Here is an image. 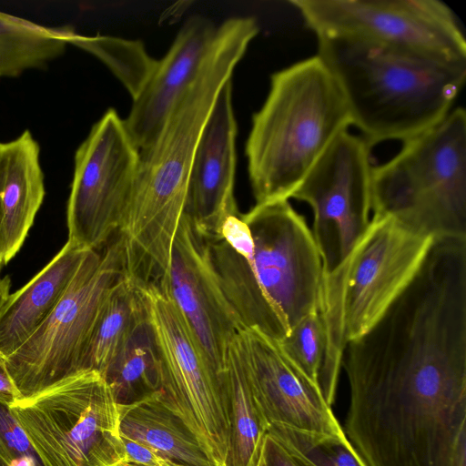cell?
I'll use <instances>...</instances> for the list:
<instances>
[{
    "label": "cell",
    "mask_w": 466,
    "mask_h": 466,
    "mask_svg": "<svg viewBox=\"0 0 466 466\" xmlns=\"http://www.w3.org/2000/svg\"><path fill=\"white\" fill-rule=\"evenodd\" d=\"M258 31L250 16L232 17L218 26L197 77L173 106L156 140L138 151L131 199L116 233L123 243L127 276L141 286L158 284L167 272L202 130L220 90Z\"/></svg>",
    "instance_id": "obj_1"
},
{
    "label": "cell",
    "mask_w": 466,
    "mask_h": 466,
    "mask_svg": "<svg viewBox=\"0 0 466 466\" xmlns=\"http://www.w3.org/2000/svg\"><path fill=\"white\" fill-rule=\"evenodd\" d=\"M220 287L245 329L280 341L319 310L323 260L289 200L256 204L205 238Z\"/></svg>",
    "instance_id": "obj_2"
},
{
    "label": "cell",
    "mask_w": 466,
    "mask_h": 466,
    "mask_svg": "<svg viewBox=\"0 0 466 466\" xmlns=\"http://www.w3.org/2000/svg\"><path fill=\"white\" fill-rule=\"evenodd\" d=\"M318 53L337 80L351 124L374 147L406 141L442 120L466 79V61L398 52L342 35H320Z\"/></svg>",
    "instance_id": "obj_3"
},
{
    "label": "cell",
    "mask_w": 466,
    "mask_h": 466,
    "mask_svg": "<svg viewBox=\"0 0 466 466\" xmlns=\"http://www.w3.org/2000/svg\"><path fill=\"white\" fill-rule=\"evenodd\" d=\"M350 126L342 91L318 55L272 74L246 143L256 204L291 198L335 138Z\"/></svg>",
    "instance_id": "obj_4"
},
{
    "label": "cell",
    "mask_w": 466,
    "mask_h": 466,
    "mask_svg": "<svg viewBox=\"0 0 466 466\" xmlns=\"http://www.w3.org/2000/svg\"><path fill=\"white\" fill-rule=\"evenodd\" d=\"M433 240L391 215L372 213L350 251L324 271L318 312L326 350L318 385L329 406L346 346L368 332L412 281Z\"/></svg>",
    "instance_id": "obj_5"
},
{
    "label": "cell",
    "mask_w": 466,
    "mask_h": 466,
    "mask_svg": "<svg viewBox=\"0 0 466 466\" xmlns=\"http://www.w3.org/2000/svg\"><path fill=\"white\" fill-rule=\"evenodd\" d=\"M371 213L433 238L466 237V112L451 109L371 170Z\"/></svg>",
    "instance_id": "obj_6"
},
{
    "label": "cell",
    "mask_w": 466,
    "mask_h": 466,
    "mask_svg": "<svg viewBox=\"0 0 466 466\" xmlns=\"http://www.w3.org/2000/svg\"><path fill=\"white\" fill-rule=\"evenodd\" d=\"M126 276L117 233L90 249L56 308L41 326L5 359L20 393L31 399L81 373L84 352L112 288Z\"/></svg>",
    "instance_id": "obj_7"
},
{
    "label": "cell",
    "mask_w": 466,
    "mask_h": 466,
    "mask_svg": "<svg viewBox=\"0 0 466 466\" xmlns=\"http://www.w3.org/2000/svg\"><path fill=\"white\" fill-rule=\"evenodd\" d=\"M46 466H121L119 405L102 375L84 371L10 406Z\"/></svg>",
    "instance_id": "obj_8"
},
{
    "label": "cell",
    "mask_w": 466,
    "mask_h": 466,
    "mask_svg": "<svg viewBox=\"0 0 466 466\" xmlns=\"http://www.w3.org/2000/svg\"><path fill=\"white\" fill-rule=\"evenodd\" d=\"M161 364L160 394L186 424L215 466H224L229 444L225 386L183 315L156 285L139 287Z\"/></svg>",
    "instance_id": "obj_9"
},
{
    "label": "cell",
    "mask_w": 466,
    "mask_h": 466,
    "mask_svg": "<svg viewBox=\"0 0 466 466\" xmlns=\"http://www.w3.org/2000/svg\"><path fill=\"white\" fill-rule=\"evenodd\" d=\"M320 35L362 39L398 52L447 62L466 61L464 34L439 0H290Z\"/></svg>",
    "instance_id": "obj_10"
},
{
    "label": "cell",
    "mask_w": 466,
    "mask_h": 466,
    "mask_svg": "<svg viewBox=\"0 0 466 466\" xmlns=\"http://www.w3.org/2000/svg\"><path fill=\"white\" fill-rule=\"evenodd\" d=\"M137 161L138 149L124 119L108 109L75 154L67 241L99 249L117 232L131 199Z\"/></svg>",
    "instance_id": "obj_11"
},
{
    "label": "cell",
    "mask_w": 466,
    "mask_h": 466,
    "mask_svg": "<svg viewBox=\"0 0 466 466\" xmlns=\"http://www.w3.org/2000/svg\"><path fill=\"white\" fill-rule=\"evenodd\" d=\"M371 148L360 135L349 130L341 133L291 197L306 202L313 211L311 231L323 263L332 230L337 236L339 261L370 224Z\"/></svg>",
    "instance_id": "obj_12"
},
{
    "label": "cell",
    "mask_w": 466,
    "mask_h": 466,
    "mask_svg": "<svg viewBox=\"0 0 466 466\" xmlns=\"http://www.w3.org/2000/svg\"><path fill=\"white\" fill-rule=\"evenodd\" d=\"M157 286L177 306L213 368L221 372L230 341L244 329L212 266L207 241L183 214L167 272Z\"/></svg>",
    "instance_id": "obj_13"
},
{
    "label": "cell",
    "mask_w": 466,
    "mask_h": 466,
    "mask_svg": "<svg viewBox=\"0 0 466 466\" xmlns=\"http://www.w3.org/2000/svg\"><path fill=\"white\" fill-rule=\"evenodd\" d=\"M256 399L268 425L339 436L343 429L312 382L279 343L255 329L237 335Z\"/></svg>",
    "instance_id": "obj_14"
},
{
    "label": "cell",
    "mask_w": 466,
    "mask_h": 466,
    "mask_svg": "<svg viewBox=\"0 0 466 466\" xmlns=\"http://www.w3.org/2000/svg\"><path fill=\"white\" fill-rule=\"evenodd\" d=\"M236 136L230 79L202 130L188 177L184 214L204 238L217 236L228 218L239 214L234 196Z\"/></svg>",
    "instance_id": "obj_15"
},
{
    "label": "cell",
    "mask_w": 466,
    "mask_h": 466,
    "mask_svg": "<svg viewBox=\"0 0 466 466\" xmlns=\"http://www.w3.org/2000/svg\"><path fill=\"white\" fill-rule=\"evenodd\" d=\"M218 27L206 17H190L166 56L157 61L147 82L133 99L127 130L139 150L159 135L173 106L197 77L216 37Z\"/></svg>",
    "instance_id": "obj_16"
},
{
    "label": "cell",
    "mask_w": 466,
    "mask_h": 466,
    "mask_svg": "<svg viewBox=\"0 0 466 466\" xmlns=\"http://www.w3.org/2000/svg\"><path fill=\"white\" fill-rule=\"evenodd\" d=\"M40 147L29 130L0 143V256L6 265L20 250L46 189Z\"/></svg>",
    "instance_id": "obj_17"
},
{
    "label": "cell",
    "mask_w": 466,
    "mask_h": 466,
    "mask_svg": "<svg viewBox=\"0 0 466 466\" xmlns=\"http://www.w3.org/2000/svg\"><path fill=\"white\" fill-rule=\"evenodd\" d=\"M90 249L67 241L52 260L0 309V356L5 360L46 319Z\"/></svg>",
    "instance_id": "obj_18"
},
{
    "label": "cell",
    "mask_w": 466,
    "mask_h": 466,
    "mask_svg": "<svg viewBox=\"0 0 466 466\" xmlns=\"http://www.w3.org/2000/svg\"><path fill=\"white\" fill-rule=\"evenodd\" d=\"M120 433L160 458L188 466H215L195 435L164 402L160 391L119 405Z\"/></svg>",
    "instance_id": "obj_19"
},
{
    "label": "cell",
    "mask_w": 466,
    "mask_h": 466,
    "mask_svg": "<svg viewBox=\"0 0 466 466\" xmlns=\"http://www.w3.org/2000/svg\"><path fill=\"white\" fill-rule=\"evenodd\" d=\"M228 405L229 444L224 466H258L268 423L259 407L237 336L220 372Z\"/></svg>",
    "instance_id": "obj_20"
},
{
    "label": "cell",
    "mask_w": 466,
    "mask_h": 466,
    "mask_svg": "<svg viewBox=\"0 0 466 466\" xmlns=\"http://www.w3.org/2000/svg\"><path fill=\"white\" fill-rule=\"evenodd\" d=\"M146 312L141 289L125 276L105 300L86 344L81 371L95 370L102 375Z\"/></svg>",
    "instance_id": "obj_21"
},
{
    "label": "cell",
    "mask_w": 466,
    "mask_h": 466,
    "mask_svg": "<svg viewBox=\"0 0 466 466\" xmlns=\"http://www.w3.org/2000/svg\"><path fill=\"white\" fill-rule=\"evenodd\" d=\"M102 377L118 405L131 404L160 390V357L147 309Z\"/></svg>",
    "instance_id": "obj_22"
},
{
    "label": "cell",
    "mask_w": 466,
    "mask_h": 466,
    "mask_svg": "<svg viewBox=\"0 0 466 466\" xmlns=\"http://www.w3.org/2000/svg\"><path fill=\"white\" fill-rule=\"evenodd\" d=\"M68 28L43 26L0 12V77L46 67L65 52Z\"/></svg>",
    "instance_id": "obj_23"
},
{
    "label": "cell",
    "mask_w": 466,
    "mask_h": 466,
    "mask_svg": "<svg viewBox=\"0 0 466 466\" xmlns=\"http://www.w3.org/2000/svg\"><path fill=\"white\" fill-rule=\"evenodd\" d=\"M268 433L311 466H367L345 433L334 436L270 425Z\"/></svg>",
    "instance_id": "obj_24"
},
{
    "label": "cell",
    "mask_w": 466,
    "mask_h": 466,
    "mask_svg": "<svg viewBox=\"0 0 466 466\" xmlns=\"http://www.w3.org/2000/svg\"><path fill=\"white\" fill-rule=\"evenodd\" d=\"M277 342L286 357L318 385L326 350V333L319 312L305 317L286 338Z\"/></svg>",
    "instance_id": "obj_25"
},
{
    "label": "cell",
    "mask_w": 466,
    "mask_h": 466,
    "mask_svg": "<svg viewBox=\"0 0 466 466\" xmlns=\"http://www.w3.org/2000/svg\"><path fill=\"white\" fill-rule=\"evenodd\" d=\"M0 456L11 466H46L10 406L1 401Z\"/></svg>",
    "instance_id": "obj_26"
},
{
    "label": "cell",
    "mask_w": 466,
    "mask_h": 466,
    "mask_svg": "<svg viewBox=\"0 0 466 466\" xmlns=\"http://www.w3.org/2000/svg\"><path fill=\"white\" fill-rule=\"evenodd\" d=\"M260 464L262 466H311L287 450L268 433L264 439Z\"/></svg>",
    "instance_id": "obj_27"
},
{
    "label": "cell",
    "mask_w": 466,
    "mask_h": 466,
    "mask_svg": "<svg viewBox=\"0 0 466 466\" xmlns=\"http://www.w3.org/2000/svg\"><path fill=\"white\" fill-rule=\"evenodd\" d=\"M125 446L127 462L137 463L143 466H158L159 456L145 445L122 437ZM126 461V462H127Z\"/></svg>",
    "instance_id": "obj_28"
},
{
    "label": "cell",
    "mask_w": 466,
    "mask_h": 466,
    "mask_svg": "<svg viewBox=\"0 0 466 466\" xmlns=\"http://www.w3.org/2000/svg\"><path fill=\"white\" fill-rule=\"evenodd\" d=\"M0 401L9 406L20 401V393L7 370L5 360L0 356Z\"/></svg>",
    "instance_id": "obj_29"
},
{
    "label": "cell",
    "mask_w": 466,
    "mask_h": 466,
    "mask_svg": "<svg viewBox=\"0 0 466 466\" xmlns=\"http://www.w3.org/2000/svg\"><path fill=\"white\" fill-rule=\"evenodd\" d=\"M11 280L9 276L0 279V309L10 294Z\"/></svg>",
    "instance_id": "obj_30"
},
{
    "label": "cell",
    "mask_w": 466,
    "mask_h": 466,
    "mask_svg": "<svg viewBox=\"0 0 466 466\" xmlns=\"http://www.w3.org/2000/svg\"><path fill=\"white\" fill-rule=\"evenodd\" d=\"M158 466H188V465H184V464L177 463L174 461H167L162 458H159Z\"/></svg>",
    "instance_id": "obj_31"
},
{
    "label": "cell",
    "mask_w": 466,
    "mask_h": 466,
    "mask_svg": "<svg viewBox=\"0 0 466 466\" xmlns=\"http://www.w3.org/2000/svg\"><path fill=\"white\" fill-rule=\"evenodd\" d=\"M0 466H11L3 457L0 456Z\"/></svg>",
    "instance_id": "obj_32"
},
{
    "label": "cell",
    "mask_w": 466,
    "mask_h": 466,
    "mask_svg": "<svg viewBox=\"0 0 466 466\" xmlns=\"http://www.w3.org/2000/svg\"><path fill=\"white\" fill-rule=\"evenodd\" d=\"M121 466H143V465L127 461V462H124Z\"/></svg>",
    "instance_id": "obj_33"
},
{
    "label": "cell",
    "mask_w": 466,
    "mask_h": 466,
    "mask_svg": "<svg viewBox=\"0 0 466 466\" xmlns=\"http://www.w3.org/2000/svg\"><path fill=\"white\" fill-rule=\"evenodd\" d=\"M3 261H2V258H1V256H0V272H1V268H2V266H3ZM1 279V278H0Z\"/></svg>",
    "instance_id": "obj_34"
},
{
    "label": "cell",
    "mask_w": 466,
    "mask_h": 466,
    "mask_svg": "<svg viewBox=\"0 0 466 466\" xmlns=\"http://www.w3.org/2000/svg\"><path fill=\"white\" fill-rule=\"evenodd\" d=\"M258 466H262V465L260 464V462H259V465H258Z\"/></svg>",
    "instance_id": "obj_35"
}]
</instances>
